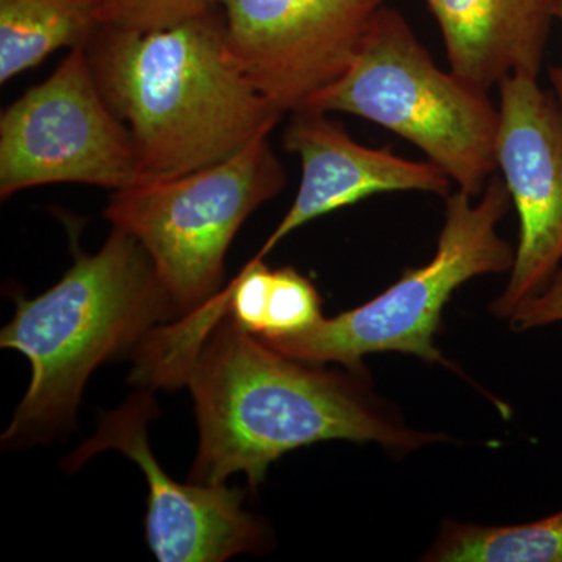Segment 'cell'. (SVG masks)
<instances>
[{
  "label": "cell",
  "instance_id": "5b68a950",
  "mask_svg": "<svg viewBox=\"0 0 562 562\" xmlns=\"http://www.w3.org/2000/svg\"><path fill=\"white\" fill-rule=\"evenodd\" d=\"M472 199L461 190L447 198L438 250L428 265L409 269L358 308L322 317L308 330L261 341L294 360L338 362L355 373H366L362 358L382 351L447 364L435 344L447 302L465 281L512 271L516 255L497 232L512 203L505 181L492 177L480 201Z\"/></svg>",
  "mask_w": 562,
  "mask_h": 562
},
{
  "label": "cell",
  "instance_id": "7c38bea8",
  "mask_svg": "<svg viewBox=\"0 0 562 562\" xmlns=\"http://www.w3.org/2000/svg\"><path fill=\"white\" fill-rule=\"evenodd\" d=\"M450 70L479 90L509 76L538 79L557 0H425Z\"/></svg>",
  "mask_w": 562,
  "mask_h": 562
},
{
  "label": "cell",
  "instance_id": "277c9868",
  "mask_svg": "<svg viewBox=\"0 0 562 562\" xmlns=\"http://www.w3.org/2000/svg\"><path fill=\"white\" fill-rule=\"evenodd\" d=\"M303 109L353 114L397 133L472 198L497 169L501 113L487 91L438 68L405 18L386 5L350 68Z\"/></svg>",
  "mask_w": 562,
  "mask_h": 562
},
{
  "label": "cell",
  "instance_id": "ba28073f",
  "mask_svg": "<svg viewBox=\"0 0 562 562\" xmlns=\"http://www.w3.org/2000/svg\"><path fill=\"white\" fill-rule=\"evenodd\" d=\"M386 0H221L233 57L284 113L350 68Z\"/></svg>",
  "mask_w": 562,
  "mask_h": 562
},
{
  "label": "cell",
  "instance_id": "5bb4252c",
  "mask_svg": "<svg viewBox=\"0 0 562 562\" xmlns=\"http://www.w3.org/2000/svg\"><path fill=\"white\" fill-rule=\"evenodd\" d=\"M435 562H562V512L522 525L443 524L422 558Z\"/></svg>",
  "mask_w": 562,
  "mask_h": 562
},
{
  "label": "cell",
  "instance_id": "8992f818",
  "mask_svg": "<svg viewBox=\"0 0 562 562\" xmlns=\"http://www.w3.org/2000/svg\"><path fill=\"white\" fill-rule=\"evenodd\" d=\"M284 187L286 172L261 135L216 165L114 191L105 217L149 254L179 319L221 291L236 233Z\"/></svg>",
  "mask_w": 562,
  "mask_h": 562
},
{
  "label": "cell",
  "instance_id": "9a60e30c",
  "mask_svg": "<svg viewBox=\"0 0 562 562\" xmlns=\"http://www.w3.org/2000/svg\"><path fill=\"white\" fill-rule=\"evenodd\" d=\"M316 286L292 268L273 271L265 333L258 338H280L308 330L322 319Z\"/></svg>",
  "mask_w": 562,
  "mask_h": 562
},
{
  "label": "cell",
  "instance_id": "3957f363",
  "mask_svg": "<svg viewBox=\"0 0 562 562\" xmlns=\"http://www.w3.org/2000/svg\"><path fill=\"white\" fill-rule=\"evenodd\" d=\"M14 301L0 347L27 357L32 380L3 432L5 447L44 441L72 425L91 373L176 319L149 254L114 227L98 254H76L50 290Z\"/></svg>",
  "mask_w": 562,
  "mask_h": 562
},
{
  "label": "cell",
  "instance_id": "7a4b0ae2",
  "mask_svg": "<svg viewBox=\"0 0 562 562\" xmlns=\"http://www.w3.org/2000/svg\"><path fill=\"white\" fill-rule=\"evenodd\" d=\"M85 50L131 132L139 183L216 165L269 135L284 114L233 57L221 9L160 31L102 25Z\"/></svg>",
  "mask_w": 562,
  "mask_h": 562
},
{
  "label": "cell",
  "instance_id": "9c48e42d",
  "mask_svg": "<svg viewBox=\"0 0 562 562\" xmlns=\"http://www.w3.org/2000/svg\"><path fill=\"white\" fill-rule=\"evenodd\" d=\"M157 416L150 392L132 395L103 416L98 432L63 465L77 471L105 450H117L135 461L149 484L146 536L158 561L222 562L239 553L268 550V527L244 509L246 491L225 483L181 484L158 464L147 432Z\"/></svg>",
  "mask_w": 562,
  "mask_h": 562
},
{
  "label": "cell",
  "instance_id": "ac0fdd59",
  "mask_svg": "<svg viewBox=\"0 0 562 562\" xmlns=\"http://www.w3.org/2000/svg\"><path fill=\"white\" fill-rule=\"evenodd\" d=\"M512 322L520 331L562 322V271L554 273L550 283L514 314Z\"/></svg>",
  "mask_w": 562,
  "mask_h": 562
},
{
  "label": "cell",
  "instance_id": "4fadbf2b",
  "mask_svg": "<svg viewBox=\"0 0 562 562\" xmlns=\"http://www.w3.org/2000/svg\"><path fill=\"white\" fill-rule=\"evenodd\" d=\"M101 27L98 0H0V83L55 50L87 46Z\"/></svg>",
  "mask_w": 562,
  "mask_h": 562
},
{
  "label": "cell",
  "instance_id": "2e32d148",
  "mask_svg": "<svg viewBox=\"0 0 562 562\" xmlns=\"http://www.w3.org/2000/svg\"><path fill=\"white\" fill-rule=\"evenodd\" d=\"M102 25L160 31L221 9V0H98Z\"/></svg>",
  "mask_w": 562,
  "mask_h": 562
},
{
  "label": "cell",
  "instance_id": "8fae6325",
  "mask_svg": "<svg viewBox=\"0 0 562 562\" xmlns=\"http://www.w3.org/2000/svg\"><path fill=\"white\" fill-rule=\"evenodd\" d=\"M291 114L283 147L301 158V188L257 257L265 258L306 222L371 195L420 191L449 198L452 180L432 162L405 160L387 149L361 146L328 113L301 109Z\"/></svg>",
  "mask_w": 562,
  "mask_h": 562
},
{
  "label": "cell",
  "instance_id": "d6986e66",
  "mask_svg": "<svg viewBox=\"0 0 562 562\" xmlns=\"http://www.w3.org/2000/svg\"><path fill=\"white\" fill-rule=\"evenodd\" d=\"M557 20L562 24V0H557ZM550 81H552L553 95L562 109V65L550 68Z\"/></svg>",
  "mask_w": 562,
  "mask_h": 562
},
{
  "label": "cell",
  "instance_id": "30bf717a",
  "mask_svg": "<svg viewBox=\"0 0 562 562\" xmlns=\"http://www.w3.org/2000/svg\"><path fill=\"white\" fill-rule=\"evenodd\" d=\"M498 91L495 161L519 216V246L491 312L512 319L550 283L562 261V109L536 77H506Z\"/></svg>",
  "mask_w": 562,
  "mask_h": 562
},
{
  "label": "cell",
  "instance_id": "e0dca14e",
  "mask_svg": "<svg viewBox=\"0 0 562 562\" xmlns=\"http://www.w3.org/2000/svg\"><path fill=\"white\" fill-rule=\"evenodd\" d=\"M272 277L273 271L255 255L254 260L247 262L224 288L228 295V314L250 335L261 336L265 333Z\"/></svg>",
  "mask_w": 562,
  "mask_h": 562
},
{
  "label": "cell",
  "instance_id": "52a82bcc",
  "mask_svg": "<svg viewBox=\"0 0 562 562\" xmlns=\"http://www.w3.org/2000/svg\"><path fill=\"white\" fill-rule=\"evenodd\" d=\"M81 183L121 191L139 183L138 151L110 109L85 47L0 117V194Z\"/></svg>",
  "mask_w": 562,
  "mask_h": 562
},
{
  "label": "cell",
  "instance_id": "6da1fadb",
  "mask_svg": "<svg viewBox=\"0 0 562 562\" xmlns=\"http://www.w3.org/2000/svg\"><path fill=\"white\" fill-rule=\"evenodd\" d=\"M364 375L294 360L222 317L183 376L199 427L190 482L224 484L241 472L257 491L269 465L301 447L342 439L412 452L446 439L409 428Z\"/></svg>",
  "mask_w": 562,
  "mask_h": 562
}]
</instances>
